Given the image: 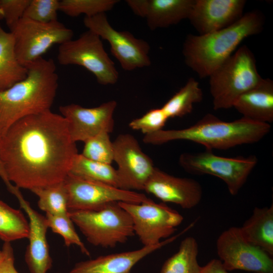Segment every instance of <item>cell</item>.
<instances>
[{"label": "cell", "mask_w": 273, "mask_h": 273, "mask_svg": "<svg viewBox=\"0 0 273 273\" xmlns=\"http://www.w3.org/2000/svg\"><path fill=\"white\" fill-rule=\"evenodd\" d=\"M125 2L135 15L146 20L150 30H155L188 19L195 0H126Z\"/></svg>", "instance_id": "d6986e66"}, {"label": "cell", "mask_w": 273, "mask_h": 273, "mask_svg": "<svg viewBox=\"0 0 273 273\" xmlns=\"http://www.w3.org/2000/svg\"><path fill=\"white\" fill-rule=\"evenodd\" d=\"M57 60L63 65H76L85 68L102 85L114 84L118 80V72L101 38L89 30L77 39L60 44Z\"/></svg>", "instance_id": "ba28073f"}, {"label": "cell", "mask_w": 273, "mask_h": 273, "mask_svg": "<svg viewBox=\"0 0 273 273\" xmlns=\"http://www.w3.org/2000/svg\"><path fill=\"white\" fill-rule=\"evenodd\" d=\"M69 211L95 210L113 202L139 204L151 199L145 194L127 191L69 173L63 180Z\"/></svg>", "instance_id": "30bf717a"}, {"label": "cell", "mask_w": 273, "mask_h": 273, "mask_svg": "<svg viewBox=\"0 0 273 273\" xmlns=\"http://www.w3.org/2000/svg\"><path fill=\"white\" fill-rule=\"evenodd\" d=\"M270 125L242 117L232 121L207 114L196 123L180 129H162L146 134L143 141L153 145L185 140L204 146L206 149L227 150L259 142L270 131Z\"/></svg>", "instance_id": "277c9868"}, {"label": "cell", "mask_w": 273, "mask_h": 273, "mask_svg": "<svg viewBox=\"0 0 273 273\" xmlns=\"http://www.w3.org/2000/svg\"><path fill=\"white\" fill-rule=\"evenodd\" d=\"M31 0H0L3 19L10 30L23 17Z\"/></svg>", "instance_id": "836d02e7"}, {"label": "cell", "mask_w": 273, "mask_h": 273, "mask_svg": "<svg viewBox=\"0 0 273 273\" xmlns=\"http://www.w3.org/2000/svg\"><path fill=\"white\" fill-rule=\"evenodd\" d=\"M29 222L23 213L0 200V239L5 242L28 238Z\"/></svg>", "instance_id": "4316f807"}, {"label": "cell", "mask_w": 273, "mask_h": 273, "mask_svg": "<svg viewBox=\"0 0 273 273\" xmlns=\"http://www.w3.org/2000/svg\"><path fill=\"white\" fill-rule=\"evenodd\" d=\"M201 273H229L223 267L221 261L212 259L205 265L202 266Z\"/></svg>", "instance_id": "d590c367"}, {"label": "cell", "mask_w": 273, "mask_h": 273, "mask_svg": "<svg viewBox=\"0 0 273 273\" xmlns=\"http://www.w3.org/2000/svg\"><path fill=\"white\" fill-rule=\"evenodd\" d=\"M2 255V250H0V258H1Z\"/></svg>", "instance_id": "f35d334b"}, {"label": "cell", "mask_w": 273, "mask_h": 273, "mask_svg": "<svg viewBox=\"0 0 273 273\" xmlns=\"http://www.w3.org/2000/svg\"><path fill=\"white\" fill-rule=\"evenodd\" d=\"M0 138H1V136H0ZM4 174H5V171L3 167V165L2 164V163L0 161V176H3Z\"/></svg>", "instance_id": "8d00e7d4"}, {"label": "cell", "mask_w": 273, "mask_h": 273, "mask_svg": "<svg viewBox=\"0 0 273 273\" xmlns=\"http://www.w3.org/2000/svg\"><path fill=\"white\" fill-rule=\"evenodd\" d=\"M130 215L134 234L143 246L159 244L176 230L184 217L164 203H156L152 200L139 204L118 202Z\"/></svg>", "instance_id": "8fae6325"}, {"label": "cell", "mask_w": 273, "mask_h": 273, "mask_svg": "<svg viewBox=\"0 0 273 273\" xmlns=\"http://www.w3.org/2000/svg\"><path fill=\"white\" fill-rule=\"evenodd\" d=\"M241 233L250 244L273 256V205L255 207L252 215L240 227Z\"/></svg>", "instance_id": "7402d4cb"}, {"label": "cell", "mask_w": 273, "mask_h": 273, "mask_svg": "<svg viewBox=\"0 0 273 273\" xmlns=\"http://www.w3.org/2000/svg\"><path fill=\"white\" fill-rule=\"evenodd\" d=\"M59 8L58 0H31L23 17L40 23H50L58 20Z\"/></svg>", "instance_id": "1f68e13d"}, {"label": "cell", "mask_w": 273, "mask_h": 273, "mask_svg": "<svg viewBox=\"0 0 273 273\" xmlns=\"http://www.w3.org/2000/svg\"><path fill=\"white\" fill-rule=\"evenodd\" d=\"M233 107L243 117L261 123L272 122L273 81L263 78L258 84L238 98Z\"/></svg>", "instance_id": "44dd1931"}, {"label": "cell", "mask_w": 273, "mask_h": 273, "mask_svg": "<svg viewBox=\"0 0 273 273\" xmlns=\"http://www.w3.org/2000/svg\"><path fill=\"white\" fill-rule=\"evenodd\" d=\"M114 100L92 108L76 104L62 106L59 110L67 121L71 138L75 143L87 140L106 132H112L114 127L113 115L117 107Z\"/></svg>", "instance_id": "9a60e30c"}, {"label": "cell", "mask_w": 273, "mask_h": 273, "mask_svg": "<svg viewBox=\"0 0 273 273\" xmlns=\"http://www.w3.org/2000/svg\"><path fill=\"white\" fill-rule=\"evenodd\" d=\"M26 77L0 90V136L25 117L50 110L58 86L52 59L40 58L27 65Z\"/></svg>", "instance_id": "7a4b0ae2"}, {"label": "cell", "mask_w": 273, "mask_h": 273, "mask_svg": "<svg viewBox=\"0 0 273 273\" xmlns=\"http://www.w3.org/2000/svg\"><path fill=\"white\" fill-rule=\"evenodd\" d=\"M13 195L29 219V244L25 254V260L30 273H47L52 266L47 239L49 228L46 216L34 210L23 197L17 188Z\"/></svg>", "instance_id": "ac0fdd59"}, {"label": "cell", "mask_w": 273, "mask_h": 273, "mask_svg": "<svg viewBox=\"0 0 273 273\" xmlns=\"http://www.w3.org/2000/svg\"><path fill=\"white\" fill-rule=\"evenodd\" d=\"M0 258V273H19L15 266L13 248L10 242H5Z\"/></svg>", "instance_id": "e575fe53"}, {"label": "cell", "mask_w": 273, "mask_h": 273, "mask_svg": "<svg viewBox=\"0 0 273 273\" xmlns=\"http://www.w3.org/2000/svg\"><path fill=\"white\" fill-rule=\"evenodd\" d=\"M118 0H62L60 1L59 11L70 17L84 14L92 17L111 10Z\"/></svg>", "instance_id": "f1b7e54d"}, {"label": "cell", "mask_w": 273, "mask_h": 273, "mask_svg": "<svg viewBox=\"0 0 273 273\" xmlns=\"http://www.w3.org/2000/svg\"><path fill=\"white\" fill-rule=\"evenodd\" d=\"M257 162L255 156L226 157L217 155L208 149L201 152L184 153L179 158V163L185 171L221 179L233 196L238 194Z\"/></svg>", "instance_id": "52a82bcc"}, {"label": "cell", "mask_w": 273, "mask_h": 273, "mask_svg": "<svg viewBox=\"0 0 273 273\" xmlns=\"http://www.w3.org/2000/svg\"><path fill=\"white\" fill-rule=\"evenodd\" d=\"M69 173L119 188V180L116 169L111 164L88 159L81 154L78 153L75 156Z\"/></svg>", "instance_id": "484cf974"}, {"label": "cell", "mask_w": 273, "mask_h": 273, "mask_svg": "<svg viewBox=\"0 0 273 273\" xmlns=\"http://www.w3.org/2000/svg\"><path fill=\"white\" fill-rule=\"evenodd\" d=\"M3 19V14L1 8V5H0V19Z\"/></svg>", "instance_id": "74e56055"}, {"label": "cell", "mask_w": 273, "mask_h": 273, "mask_svg": "<svg viewBox=\"0 0 273 273\" xmlns=\"http://www.w3.org/2000/svg\"><path fill=\"white\" fill-rule=\"evenodd\" d=\"M19 62L27 65L42 58L55 44L72 39L73 31L58 20L40 23L23 17L10 30Z\"/></svg>", "instance_id": "9c48e42d"}, {"label": "cell", "mask_w": 273, "mask_h": 273, "mask_svg": "<svg viewBox=\"0 0 273 273\" xmlns=\"http://www.w3.org/2000/svg\"><path fill=\"white\" fill-rule=\"evenodd\" d=\"M30 191L38 197V206L46 213L63 215L68 213V195L63 181Z\"/></svg>", "instance_id": "83f0119b"}, {"label": "cell", "mask_w": 273, "mask_h": 273, "mask_svg": "<svg viewBox=\"0 0 273 273\" xmlns=\"http://www.w3.org/2000/svg\"><path fill=\"white\" fill-rule=\"evenodd\" d=\"M81 154L96 162L111 164L114 159V148L109 133H100L84 142Z\"/></svg>", "instance_id": "f546056e"}, {"label": "cell", "mask_w": 273, "mask_h": 273, "mask_svg": "<svg viewBox=\"0 0 273 273\" xmlns=\"http://www.w3.org/2000/svg\"><path fill=\"white\" fill-rule=\"evenodd\" d=\"M203 98V91L199 82L191 77L161 108L168 118L181 117L190 113L194 104L201 102Z\"/></svg>", "instance_id": "d4e9b609"}, {"label": "cell", "mask_w": 273, "mask_h": 273, "mask_svg": "<svg viewBox=\"0 0 273 273\" xmlns=\"http://www.w3.org/2000/svg\"><path fill=\"white\" fill-rule=\"evenodd\" d=\"M198 251L196 240L193 237L185 238L178 251L164 262L159 273H201Z\"/></svg>", "instance_id": "cb8c5ba5"}, {"label": "cell", "mask_w": 273, "mask_h": 273, "mask_svg": "<svg viewBox=\"0 0 273 273\" xmlns=\"http://www.w3.org/2000/svg\"><path fill=\"white\" fill-rule=\"evenodd\" d=\"M216 250L227 271L273 273L272 257L245 240L240 227L232 226L224 231L217 239Z\"/></svg>", "instance_id": "4fadbf2b"}, {"label": "cell", "mask_w": 273, "mask_h": 273, "mask_svg": "<svg viewBox=\"0 0 273 273\" xmlns=\"http://www.w3.org/2000/svg\"><path fill=\"white\" fill-rule=\"evenodd\" d=\"M168 119L161 107L153 108L132 120L128 125L132 129L140 130L146 135L163 129Z\"/></svg>", "instance_id": "d6a6232c"}, {"label": "cell", "mask_w": 273, "mask_h": 273, "mask_svg": "<svg viewBox=\"0 0 273 273\" xmlns=\"http://www.w3.org/2000/svg\"><path fill=\"white\" fill-rule=\"evenodd\" d=\"M209 78L214 110L233 107L238 98L263 79L255 56L246 45L239 47Z\"/></svg>", "instance_id": "5b68a950"}, {"label": "cell", "mask_w": 273, "mask_h": 273, "mask_svg": "<svg viewBox=\"0 0 273 273\" xmlns=\"http://www.w3.org/2000/svg\"><path fill=\"white\" fill-rule=\"evenodd\" d=\"M46 217L49 228H51L54 233L60 235L63 238L67 247L75 245L79 248L83 254L87 256L90 255L89 251L75 230L73 222L70 218L68 213L63 215L46 213Z\"/></svg>", "instance_id": "4dcf8cb0"}, {"label": "cell", "mask_w": 273, "mask_h": 273, "mask_svg": "<svg viewBox=\"0 0 273 273\" xmlns=\"http://www.w3.org/2000/svg\"><path fill=\"white\" fill-rule=\"evenodd\" d=\"M189 230L190 228L188 226L177 235L156 245L143 246L137 250L102 255L77 262L69 273H130L132 267L141 260L172 242Z\"/></svg>", "instance_id": "ffe728a7"}, {"label": "cell", "mask_w": 273, "mask_h": 273, "mask_svg": "<svg viewBox=\"0 0 273 273\" xmlns=\"http://www.w3.org/2000/svg\"><path fill=\"white\" fill-rule=\"evenodd\" d=\"M83 23L88 30L109 43L111 53L124 70L130 71L151 65L149 43L128 31L115 29L105 13L85 17Z\"/></svg>", "instance_id": "7c38bea8"}, {"label": "cell", "mask_w": 273, "mask_h": 273, "mask_svg": "<svg viewBox=\"0 0 273 273\" xmlns=\"http://www.w3.org/2000/svg\"><path fill=\"white\" fill-rule=\"evenodd\" d=\"M27 74V67L17 58L12 33L6 32L0 25V90L10 87Z\"/></svg>", "instance_id": "603a6c76"}, {"label": "cell", "mask_w": 273, "mask_h": 273, "mask_svg": "<svg viewBox=\"0 0 273 273\" xmlns=\"http://www.w3.org/2000/svg\"><path fill=\"white\" fill-rule=\"evenodd\" d=\"M245 0H195L188 19L203 35L225 28L244 15Z\"/></svg>", "instance_id": "2e32d148"}, {"label": "cell", "mask_w": 273, "mask_h": 273, "mask_svg": "<svg viewBox=\"0 0 273 273\" xmlns=\"http://www.w3.org/2000/svg\"><path fill=\"white\" fill-rule=\"evenodd\" d=\"M114 159L119 188L127 191H144L155 167L152 160L140 147L137 140L130 134H119L113 142Z\"/></svg>", "instance_id": "5bb4252c"}, {"label": "cell", "mask_w": 273, "mask_h": 273, "mask_svg": "<svg viewBox=\"0 0 273 273\" xmlns=\"http://www.w3.org/2000/svg\"><path fill=\"white\" fill-rule=\"evenodd\" d=\"M144 191L163 203H174L186 209L198 205L203 195L202 187L197 180L174 176L156 167Z\"/></svg>", "instance_id": "e0dca14e"}, {"label": "cell", "mask_w": 273, "mask_h": 273, "mask_svg": "<svg viewBox=\"0 0 273 273\" xmlns=\"http://www.w3.org/2000/svg\"><path fill=\"white\" fill-rule=\"evenodd\" d=\"M264 24L263 14L253 10L220 30L203 35L189 34L183 46L185 62L200 78L209 77L244 39L260 33Z\"/></svg>", "instance_id": "3957f363"}, {"label": "cell", "mask_w": 273, "mask_h": 273, "mask_svg": "<svg viewBox=\"0 0 273 273\" xmlns=\"http://www.w3.org/2000/svg\"><path fill=\"white\" fill-rule=\"evenodd\" d=\"M77 154L67 121L51 110L21 119L0 138V161L19 189L63 181Z\"/></svg>", "instance_id": "6da1fadb"}, {"label": "cell", "mask_w": 273, "mask_h": 273, "mask_svg": "<svg viewBox=\"0 0 273 273\" xmlns=\"http://www.w3.org/2000/svg\"><path fill=\"white\" fill-rule=\"evenodd\" d=\"M68 215L91 244L114 248L134 235L129 214L118 202L95 210L69 211Z\"/></svg>", "instance_id": "8992f818"}]
</instances>
